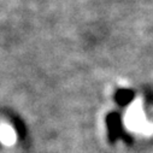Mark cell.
<instances>
[{
  "mask_svg": "<svg viewBox=\"0 0 153 153\" xmlns=\"http://www.w3.org/2000/svg\"><path fill=\"white\" fill-rule=\"evenodd\" d=\"M141 111L142 110L140 108V104L137 102L135 106V111H133L129 114V118H128L129 122L127 124L130 129H135L136 131H140V130H143L146 128V122H145L143 114Z\"/></svg>",
  "mask_w": 153,
  "mask_h": 153,
  "instance_id": "1",
  "label": "cell"
},
{
  "mask_svg": "<svg viewBox=\"0 0 153 153\" xmlns=\"http://www.w3.org/2000/svg\"><path fill=\"white\" fill-rule=\"evenodd\" d=\"M16 139H17V135H16L15 128L11 124L6 122L0 123V142L6 146H12L16 143Z\"/></svg>",
  "mask_w": 153,
  "mask_h": 153,
  "instance_id": "2",
  "label": "cell"
}]
</instances>
